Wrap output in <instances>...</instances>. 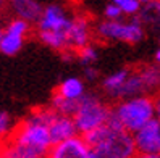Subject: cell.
<instances>
[{"label":"cell","mask_w":160,"mask_h":158,"mask_svg":"<svg viewBox=\"0 0 160 158\" xmlns=\"http://www.w3.org/2000/svg\"><path fill=\"white\" fill-rule=\"evenodd\" d=\"M91 158H134L138 155L133 134L120 127L113 119L88 136Z\"/></svg>","instance_id":"1"},{"label":"cell","mask_w":160,"mask_h":158,"mask_svg":"<svg viewBox=\"0 0 160 158\" xmlns=\"http://www.w3.org/2000/svg\"><path fill=\"white\" fill-rule=\"evenodd\" d=\"M154 100L142 95L126 98L112 110V119L131 134L144 127L150 119H154Z\"/></svg>","instance_id":"2"},{"label":"cell","mask_w":160,"mask_h":158,"mask_svg":"<svg viewBox=\"0 0 160 158\" xmlns=\"http://www.w3.org/2000/svg\"><path fill=\"white\" fill-rule=\"evenodd\" d=\"M112 119V108L96 95H84L76 105L73 121L78 136H88L99 127L105 126Z\"/></svg>","instance_id":"3"},{"label":"cell","mask_w":160,"mask_h":158,"mask_svg":"<svg viewBox=\"0 0 160 158\" xmlns=\"http://www.w3.org/2000/svg\"><path fill=\"white\" fill-rule=\"evenodd\" d=\"M97 36L100 39H107V41H121V42H129V44H136L142 39L144 31L141 26L139 20H133L129 23L125 21H102L97 29Z\"/></svg>","instance_id":"4"},{"label":"cell","mask_w":160,"mask_h":158,"mask_svg":"<svg viewBox=\"0 0 160 158\" xmlns=\"http://www.w3.org/2000/svg\"><path fill=\"white\" fill-rule=\"evenodd\" d=\"M133 139L138 155H157L160 148V121L155 118L150 119L144 127L133 134Z\"/></svg>","instance_id":"5"},{"label":"cell","mask_w":160,"mask_h":158,"mask_svg":"<svg viewBox=\"0 0 160 158\" xmlns=\"http://www.w3.org/2000/svg\"><path fill=\"white\" fill-rule=\"evenodd\" d=\"M28 32H29V23L20 20V18H15L3 29L2 42H0V52L5 55L18 53L20 49L23 47L24 37Z\"/></svg>","instance_id":"6"},{"label":"cell","mask_w":160,"mask_h":158,"mask_svg":"<svg viewBox=\"0 0 160 158\" xmlns=\"http://www.w3.org/2000/svg\"><path fill=\"white\" fill-rule=\"evenodd\" d=\"M71 18L60 5H49L44 8L41 20L37 21V27L42 32H67L70 29Z\"/></svg>","instance_id":"7"},{"label":"cell","mask_w":160,"mask_h":158,"mask_svg":"<svg viewBox=\"0 0 160 158\" xmlns=\"http://www.w3.org/2000/svg\"><path fill=\"white\" fill-rule=\"evenodd\" d=\"M47 158H91L89 145L82 136H74L63 142L53 144Z\"/></svg>","instance_id":"8"},{"label":"cell","mask_w":160,"mask_h":158,"mask_svg":"<svg viewBox=\"0 0 160 158\" xmlns=\"http://www.w3.org/2000/svg\"><path fill=\"white\" fill-rule=\"evenodd\" d=\"M91 23L84 16L71 18V24L68 29V47L70 50H81L91 44Z\"/></svg>","instance_id":"9"},{"label":"cell","mask_w":160,"mask_h":158,"mask_svg":"<svg viewBox=\"0 0 160 158\" xmlns=\"http://www.w3.org/2000/svg\"><path fill=\"white\" fill-rule=\"evenodd\" d=\"M49 132H50V139H52V145L78 136L73 116L58 115V113H55V111H53V115L49 121Z\"/></svg>","instance_id":"10"},{"label":"cell","mask_w":160,"mask_h":158,"mask_svg":"<svg viewBox=\"0 0 160 158\" xmlns=\"http://www.w3.org/2000/svg\"><path fill=\"white\" fill-rule=\"evenodd\" d=\"M55 95H58L65 100H70V102H79L86 92H84V82L79 78H67L63 79L57 90H55Z\"/></svg>","instance_id":"11"},{"label":"cell","mask_w":160,"mask_h":158,"mask_svg":"<svg viewBox=\"0 0 160 158\" xmlns=\"http://www.w3.org/2000/svg\"><path fill=\"white\" fill-rule=\"evenodd\" d=\"M0 158H47V153L37 152L34 148L16 144L8 139L0 145Z\"/></svg>","instance_id":"12"},{"label":"cell","mask_w":160,"mask_h":158,"mask_svg":"<svg viewBox=\"0 0 160 158\" xmlns=\"http://www.w3.org/2000/svg\"><path fill=\"white\" fill-rule=\"evenodd\" d=\"M15 12L18 18L26 23H32V21H39L44 8L37 0H20V2H13Z\"/></svg>","instance_id":"13"},{"label":"cell","mask_w":160,"mask_h":158,"mask_svg":"<svg viewBox=\"0 0 160 158\" xmlns=\"http://www.w3.org/2000/svg\"><path fill=\"white\" fill-rule=\"evenodd\" d=\"M146 87L142 84V79H141L139 73H129L128 79L125 81V84L121 86L117 94L113 97H120V98H133V97H138L139 92H142Z\"/></svg>","instance_id":"14"},{"label":"cell","mask_w":160,"mask_h":158,"mask_svg":"<svg viewBox=\"0 0 160 158\" xmlns=\"http://www.w3.org/2000/svg\"><path fill=\"white\" fill-rule=\"evenodd\" d=\"M129 76V71L128 69H120L113 74H110V76H107V79L103 81V87H105V90L108 92L110 95H115L117 90L125 84V81L128 79Z\"/></svg>","instance_id":"15"},{"label":"cell","mask_w":160,"mask_h":158,"mask_svg":"<svg viewBox=\"0 0 160 158\" xmlns=\"http://www.w3.org/2000/svg\"><path fill=\"white\" fill-rule=\"evenodd\" d=\"M138 73H139L141 79H142V84H144L146 89H154V87L160 86V68L146 66Z\"/></svg>","instance_id":"16"},{"label":"cell","mask_w":160,"mask_h":158,"mask_svg":"<svg viewBox=\"0 0 160 158\" xmlns=\"http://www.w3.org/2000/svg\"><path fill=\"white\" fill-rule=\"evenodd\" d=\"M76 105L78 102H70V100H65L58 95H53L52 100V110L58 115H65V116H73L74 111H76Z\"/></svg>","instance_id":"17"},{"label":"cell","mask_w":160,"mask_h":158,"mask_svg":"<svg viewBox=\"0 0 160 158\" xmlns=\"http://www.w3.org/2000/svg\"><path fill=\"white\" fill-rule=\"evenodd\" d=\"M15 126L16 124H13L12 116L8 113H5V111H0V145L12 137V134L15 131Z\"/></svg>","instance_id":"18"},{"label":"cell","mask_w":160,"mask_h":158,"mask_svg":"<svg viewBox=\"0 0 160 158\" xmlns=\"http://www.w3.org/2000/svg\"><path fill=\"white\" fill-rule=\"evenodd\" d=\"M78 57L84 65H92L97 60V50H96L94 45L89 44V45H86V47H82L81 50H78Z\"/></svg>","instance_id":"19"},{"label":"cell","mask_w":160,"mask_h":158,"mask_svg":"<svg viewBox=\"0 0 160 158\" xmlns=\"http://www.w3.org/2000/svg\"><path fill=\"white\" fill-rule=\"evenodd\" d=\"M118 7H120L121 13H125V15H134V13L139 12L141 3L138 2V0H121V2L118 3Z\"/></svg>","instance_id":"20"},{"label":"cell","mask_w":160,"mask_h":158,"mask_svg":"<svg viewBox=\"0 0 160 158\" xmlns=\"http://www.w3.org/2000/svg\"><path fill=\"white\" fill-rule=\"evenodd\" d=\"M103 15H105L107 21H118L123 13H121V10H120V7H118V5L110 3V5L105 7V10H103Z\"/></svg>","instance_id":"21"},{"label":"cell","mask_w":160,"mask_h":158,"mask_svg":"<svg viewBox=\"0 0 160 158\" xmlns=\"http://www.w3.org/2000/svg\"><path fill=\"white\" fill-rule=\"evenodd\" d=\"M154 111H155V119H158V121H160V95L154 100Z\"/></svg>","instance_id":"22"},{"label":"cell","mask_w":160,"mask_h":158,"mask_svg":"<svg viewBox=\"0 0 160 158\" xmlns=\"http://www.w3.org/2000/svg\"><path fill=\"white\" fill-rule=\"evenodd\" d=\"M84 73H86V76H88L89 79H94V78L97 76V69L94 68V66H88V68H86V71H84Z\"/></svg>","instance_id":"23"},{"label":"cell","mask_w":160,"mask_h":158,"mask_svg":"<svg viewBox=\"0 0 160 158\" xmlns=\"http://www.w3.org/2000/svg\"><path fill=\"white\" fill-rule=\"evenodd\" d=\"M134 158H160L158 155H136Z\"/></svg>","instance_id":"24"},{"label":"cell","mask_w":160,"mask_h":158,"mask_svg":"<svg viewBox=\"0 0 160 158\" xmlns=\"http://www.w3.org/2000/svg\"><path fill=\"white\" fill-rule=\"evenodd\" d=\"M138 2H139V3H146V5H147V3H150V2H154V0H138Z\"/></svg>","instance_id":"25"},{"label":"cell","mask_w":160,"mask_h":158,"mask_svg":"<svg viewBox=\"0 0 160 158\" xmlns=\"http://www.w3.org/2000/svg\"><path fill=\"white\" fill-rule=\"evenodd\" d=\"M155 60H157V61H158V63H160V50H158V52H157V53H155Z\"/></svg>","instance_id":"26"},{"label":"cell","mask_w":160,"mask_h":158,"mask_svg":"<svg viewBox=\"0 0 160 158\" xmlns=\"http://www.w3.org/2000/svg\"><path fill=\"white\" fill-rule=\"evenodd\" d=\"M110 2H112V3H113V5H118V3L121 2V0H110Z\"/></svg>","instance_id":"27"},{"label":"cell","mask_w":160,"mask_h":158,"mask_svg":"<svg viewBox=\"0 0 160 158\" xmlns=\"http://www.w3.org/2000/svg\"><path fill=\"white\" fill-rule=\"evenodd\" d=\"M2 36H3V29L0 27V42H2Z\"/></svg>","instance_id":"28"},{"label":"cell","mask_w":160,"mask_h":158,"mask_svg":"<svg viewBox=\"0 0 160 158\" xmlns=\"http://www.w3.org/2000/svg\"><path fill=\"white\" fill-rule=\"evenodd\" d=\"M157 155H158V156H160V148H158V153H157Z\"/></svg>","instance_id":"29"},{"label":"cell","mask_w":160,"mask_h":158,"mask_svg":"<svg viewBox=\"0 0 160 158\" xmlns=\"http://www.w3.org/2000/svg\"><path fill=\"white\" fill-rule=\"evenodd\" d=\"M13 2H20V0H13Z\"/></svg>","instance_id":"30"}]
</instances>
